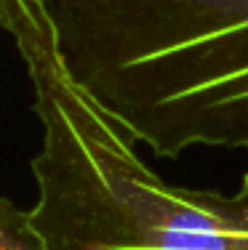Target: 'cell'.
<instances>
[{"label": "cell", "mask_w": 248, "mask_h": 250, "mask_svg": "<svg viewBox=\"0 0 248 250\" xmlns=\"http://www.w3.org/2000/svg\"><path fill=\"white\" fill-rule=\"evenodd\" d=\"M0 27L40 123L27 218L45 250H248V173L229 194L168 184L67 80L35 0H0Z\"/></svg>", "instance_id": "cell-2"}, {"label": "cell", "mask_w": 248, "mask_h": 250, "mask_svg": "<svg viewBox=\"0 0 248 250\" xmlns=\"http://www.w3.org/2000/svg\"><path fill=\"white\" fill-rule=\"evenodd\" d=\"M67 80L134 144L248 152V0H35Z\"/></svg>", "instance_id": "cell-1"}, {"label": "cell", "mask_w": 248, "mask_h": 250, "mask_svg": "<svg viewBox=\"0 0 248 250\" xmlns=\"http://www.w3.org/2000/svg\"><path fill=\"white\" fill-rule=\"evenodd\" d=\"M0 250H45L29 224L27 210L16 208L3 194H0Z\"/></svg>", "instance_id": "cell-3"}]
</instances>
